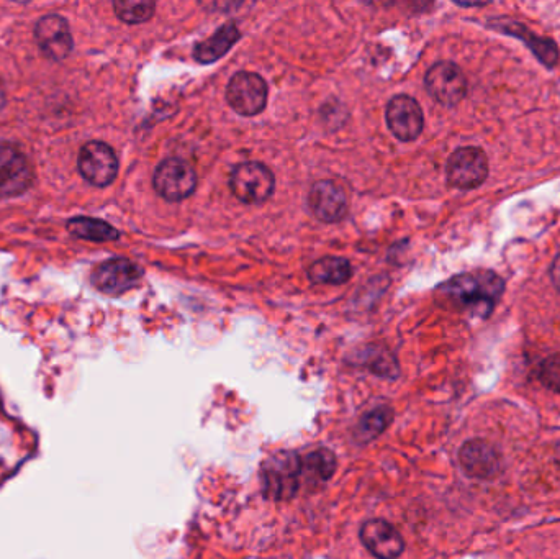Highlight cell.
<instances>
[{
	"label": "cell",
	"instance_id": "6",
	"mask_svg": "<svg viewBox=\"0 0 560 559\" xmlns=\"http://www.w3.org/2000/svg\"><path fill=\"white\" fill-rule=\"evenodd\" d=\"M226 100L236 114L254 117L266 109L267 84L259 74L241 71L236 73L226 87Z\"/></svg>",
	"mask_w": 560,
	"mask_h": 559
},
{
	"label": "cell",
	"instance_id": "15",
	"mask_svg": "<svg viewBox=\"0 0 560 559\" xmlns=\"http://www.w3.org/2000/svg\"><path fill=\"white\" fill-rule=\"evenodd\" d=\"M361 540L377 559H397L405 550L400 532L382 519L367 520L361 528Z\"/></svg>",
	"mask_w": 560,
	"mask_h": 559
},
{
	"label": "cell",
	"instance_id": "2",
	"mask_svg": "<svg viewBox=\"0 0 560 559\" xmlns=\"http://www.w3.org/2000/svg\"><path fill=\"white\" fill-rule=\"evenodd\" d=\"M302 458L294 451H277L261 468V486L269 500H289L302 484Z\"/></svg>",
	"mask_w": 560,
	"mask_h": 559
},
{
	"label": "cell",
	"instance_id": "12",
	"mask_svg": "<svg viewBox=\"0 0 560 559\" xmlns=\"http://www.w3.org/2000/svg\"><path fill=\"white\" fill-rule=\"evenodd\" d=\"M459 463L467 476L482 481L497 478L502 471V458L495 450V446L479 438L462 445L459 451Z\"/></svg>",
	"mask_w": 560,
	"mask_h": 559
},
{
	"label": "cell",
	"instance_id": "4",
	"mask_svg": "<svg viewBox=\"0 0 560 559\" xmlns=\"http://www.w3.org/2000/svg\"><path fill=\"white\" fill-rule=\"evenodd\" d=\"M32 164L20 148L0 143V199L19 197L32 187Z\"/></svg>",
	"mask_w": 560,
	"mask_h": 559
},
{
	"label": "cell",
	"instance_id": "9",
	"mask_svg": "<svg viewBox=\"0 0 560 559\" xmlns=\"http://www.w3.org/2000/svg\"><path fill=\"white\" fill-rule=\"evenodd\" d=\"M425 86L439 104L454 107L467 94V79L457 64L441 61L426 73Z\"/></svg>",
	"mask_w": 560,
	"mask_h": 559
},
{
	"label": "cell",
	"instance_id": "23",
	"mask_svg": "<svg viewBox=\"0 0 560 559\" xmlns=\"http://www.w3.org/2000/svg\"><path fill=\"white\" fill-rule=\"evenodd\" d=\"M538 378L549 391L560 392V353L542 361Z\"/></svg>",
	"mask_w": 560,
	"mask_h": 559
},
{
	"label": "cell",
	"instance_id": "14",
	"mask_svg": "<svg viewBox=\"0 0 560 559\" xmlns=\"http://www.w3.org/2000/svg\"><path fill=\"white\" fill-rule=\"evenodd\" d=\"M308 205L313 215L325 223H336L348 214V196L335 181H318L313 184Z\"/></svg>",
	"mask_w": 560,
	"mask_h": 559
},
{
	"label": "cell",
	"instance_id": "20",
	"mask_svg": "<svg viewBox=\"0 0 560 559\" xmlns=\"http://www.w3.org/2000/svg\"><path fill=\"white\" fill-rule=\"evenodd\" d=\"M336 471V456L330 450H315L302 458V473L312 481H328Z\"/></svg>",
	"mask_w": 560,
	"mask_h": 559
},
{
	"label": "cell",
	"instance_id": "18",
	"mask_svg": "<svg viewBox=\"0 0 560 559\" xmlns=\"http://www.w3.org/2000/svg\"><path fill=\"white\" fill-rule=\"evenodd\" d=\"M353 268L351 263L344 258L338 256H326L308 268V279L313 284H330V286H339L351 279Z\"/></svg>",
	"mask_w": 560,
	"mask_h": 559
},
{
	"label": "cell",
	"instance_id": "3",
	"mask_svg": "<svg viewBox=\"0 0 560 559\" xmlns=\"http://www.w3.org/2000/svg\"><path fill=\"white\" fill-rule=\"evenodd\" d=\"M230 189L244 204L258 205L274 194L276 178L266 164L258 161L241 163L230 176Z\"/></svg>",
	"mask_w": 560,
	"mask_h": 559
},
{
	"label": "cell",
	"instance_id": "8",
	"mask_svg": "<svg viewBox=\"0 0 560 559\" xmlns=\"http://www.w3.org/2000/svg\"><path fill=\"white\" fill-rule=\"evenodd\" d=\"M77 168L92 186H110L117 178L118 158L107 143L89 141L81 148Z\"/></svg>",
	"mask_w": 560,
	"mask_h": 559
},
{
	"label": "cell",
	"instance_id": "10",
	"mask_svg": "<svg viewBox=\"0 0 560 559\" xmlns=\"http://www.w3.org/2000/svg\"><path fill=\"white\" fill-rule=\"evenodd\" d=\"M385 119L393 137L400 141H413L420 137L425 127V117L420 104L410 96H395L387 105Z\"/></svg>",
	"mask_w": 560,
	"mask_h": 559
},
{
	"label": "cell",
	"instance_id": "25",
	"mask_svg": "<svg viewBox=\"0 0 560 559\" xmlns=\"http://www.w3.org/2000/svg\"><path fill=\"white\" fill-rule=\"evenodd\" d=\"M5 102H7V94H5L4 82L0 81V110L4 109Z\"/></svg>",
	"mask_w": 560,
	"mask_h": 559
},
{
	"label": "cell",
	"instance_id": "21",
	"mask_svg": "<svg viewBox=\"0 0 560 559\" xmlns=\"http://www.w3.org/2000/svg\"><path fill=\"white\" fill-rule=\"evenodd\" d=\"M113 10L122 22L136 25L151 19L156 10V4L150 0H118L113 2Z\"/></svg>",
	"mask_w": 560,
	"mask_h": 559
},
{
	"label": "cell",
	"instance_id": "24",
	"mask_svg": "<svg viewBox=\"0 0 560 559\" xmlns=\"http://www.w3.org/2000/svg\"><path fill=\"white\" fill-rule=\"evenodd\" d=\"M549 274H551L552 284H554L557 291L560 292V255L557 256L556 260H554V263H552L551 271H549Z\"/></svg>",
	"mask_w": 560,
	"mask_h": 559
},
{
	"label": "cell",
	"instance_id": "17",
	"mask_svg": "<svg viewBox=\"0 0 560 559\" xmlns=\"http://www.w3.org/2000/svg\"><path fill=\"white\" fill-rule=\"evenodd\" d=\"M241 33L235 23H226L215 35L195 46L194 60L200 64L215 63L222 60L223 56L240 40Z\"/></svg>",
	"mask_w": 560,
	"mask_h": 559
},
{
	"label": "cell",
	"instance_id": "13",
	"mask_svg": "<svg viewBox=\"0 0 560 559\" xmlns=\"http://www.w3.org/2000/svg\"><path fill=\"white\" fill-rule=\"evenodd\" d=\"M35 38L40 50L50 60H66L73 51V35L68 22L59 15H45L43 19L38 20Z\"/></svg>",
	"mask_w": 560,
	"mask_h": 559
},
{
	"label": "cell",
	"instance_id": "11",
	"mask_svg": "<svg viewBox=\"0 0 560 559\" xmlns=\"http://www.w3.org/2000/svg\"><path fill=\"white\" fill-rule=\"evenodd\" d=\"M143 278V271L140 266L131 263L130 260L105 261L95 268L92 274V284H94L100 292L110 294V296H118L127 292L131 287H135Z\"/></svg>",
	"mask_w": 560,
	"mask_h": 559
},
{
	"label": "cell",
	"instance_id": "19",
	"mask_svg": "<svg viewBox=\"0 0 560 559\" xmlns=\"http://www.w3.org/2000/svg\"><path fill=\"white\" fill-rule=\"evenodd\" d=\"M68 232L76 238L91 241H115L120 237L117 228L102 220L76 217L68 222Z\"/></svg>",
	"mask_w": 560,
	"mask_h": 559
},
{
	"label": "cell",
	"instance_id": "5",
	"mask_svg": "<svg viewBox=\"0 0 560 559\" xmlns=\"http://www.w3.org/2000/svg\"><path fill=\"white\" fill-rule=\"evenodd\" d=\"M154 191L168 202H181L197 189V174L187 161L168 158L156 168Z\"/></svg>",
	"mask_w": 560,
	"mask_h": 559
},
{
	"label": "cell",
	"instance_id": "7",
	"mask_svg": "<svg viewBox=\"0 0 560 559\" xmlns=\"http://www.w3.org/2000/svg\"><path fill=\"white\" fill-rule=\"evenodd\" d=\"M446 173L449 184L462 191L482 186L488 176L487 155L475 146L459 148L449 158Z\"/></svg>",
	"mask_w": 560,
	"mask_h": 559
},
{
	"label": "cell",
	"instance_id": "16",
	"mask_svg": "<svg viewBox=\"0 0 560 559\" xmlns=\"http://www.w3.org/2000/svg\"><path fill=\"white\" fill-rule=\"evenodd\" d=\"M493 23H495L493 28L524 41L529 50L533 51L534 55L538 56L539 61L546 64L547 68L556 66L557 61H559V48L551 38L538 37L536 33L531 32L529 28H526V25H521V23L508 22V20L506 22L498 20V22Z\"/></svg>",
	"mask_w": 560,
	"mask_h": 559
},
{
	"label": "cell",
	"instance_id": "22",
	"mask_svg": "<svg viewBox=\"0 0 560 559\" xmlns=\"http://www.w3.org/2000/svg\"><path fill=\"white\" fill-rule=\"evenodd\" d=\"M392 420L393 410L390 407H385V405L377 407V409L362 417L361 423H359L361 437L374 440L375 437H379L380 433L387 430Z\"/></svg>",
	"mask_w": 560,
	"mask_h": 559
},
{
	"label": "cell",
	"instance_id": "1",
	"mask_svg": "<svg viewBox=\"0 0 560 559\" xmlns=\"http://www.w3.org/2000/svg\"><path fill=\"white\" fill-rule=\"evenodd\" d=\"M505 291V281L492 271L459 274L439 287V294L457 309L487 317Z\"/></svg>",
	"mask_w": 560,
	"mask_h": 559
}]
</instances>
